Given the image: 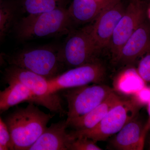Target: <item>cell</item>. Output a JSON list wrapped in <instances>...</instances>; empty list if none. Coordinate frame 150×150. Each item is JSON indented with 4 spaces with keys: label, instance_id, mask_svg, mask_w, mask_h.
<instances>
[{
    "label": "cell",
    "instance_id": "7",
    "mask_svg": "<svg viewBox=\"0 0 150 150\" xmlns=\"http://www.w3.org/2000/svg\"><path fill=\"white\" fill-rule=\"evenodd\" d=\"M150 4L147 0H128L125 11L114 29L107 48L111 62L132 33L148 19Z\"/></svg>",
    "mask_w": 150,
    "mask_h": 150
},
{
    "label": "cell",
    "instance_id": "24",
    "mask_svg": "<svg viewBox=\"0 0 150 150\" xmlns=\"http://www.w3.org/2000/svg\"><path fill=\"white\" fill-rule=\"evenodd\" d=\"M147 17L149 20L150 21V4L149 6L147 11Z\"/></svg>",
    "mask_w": 150,
    "mask_h": 150
},
{
    "label": "cell",
    "instance_id": "5",
    "mask_svg": "<svg viewBox=\"0 0 150 150\" xmlns=\"http://www.w3.org/2000/svg\"><path fill=\"white\" fill-rule=\"evenodd\" d=\"M142 108L131 97L122 98L93 129L83 132L73 131L70 133L74 139L85 137L96 142L105 141L117 134L126 123L137 116Z\"/></svg>",
    "mask_w": 150,
    "mask_h": 150
},
{
    "label": "cell",
    "instance_id": "30",
    "mask_svg": "<svg viewBox=\"0 0 150 150\" xmlns=\"http://www.w3.org/2000/svg\"><path fill=\"white\" fill-rule=\"evenodd\" d=\"M147 1H148L149 2H150V0H147Z\"/></svg>",
    "mask_w": 150,
    "mask_h": 150
},
{
    "label": "cell",
    "instance_id": "16",
    "mask_svg": "<svg viewBox=\"0 0 150 150\" xmlns=\"http://www.w3.org/2000/svg\"><path fill=\"white\" fill-rule=\"evenodd\" d=\"M108 6L96 0H73L68 9L74 25L86 24L95 20Z\"/></svg>",
    "mask_w": 150,
    "mask_h": 150
},
{
    "label": "cell",
    "instance_id": "22",
    "mask_svg": "<svg viewBox=\"0 0 150 150\" xmlns=\"http://www.w3.org/2000/svg\"><path fill=\"white\" fill-rule=\"evenodd\" d=\"M141 107L148 105L150 100V87L145 86L131 96Z\"/></svg>",
    "mask_w": 150,
    "mask_h": 150
},
{
    "label": "cell",
    "instance_id": "27",
    "mask_svg": "<svg viewBox=\"0 0 150 150\" xmlns=\"http://www.w3.org/2000/svg\"><path fill=\"white\" fill-rule=\"evenodd\" d=\"M0 150H6V149L4 147V146H2V145H1L0 144Z\"/></svg>",
    "mask_w": 150,
    "mask_h": 150
},
{
    "label": "cell",
    "instance_id": "23",
    "mask_svg": "<svg viewBox=\"0 0 150 150\" xmlns=\"http://www.w3.org/2000/svg\"><path fill=\"white\" fill-rule=\"evenodd\" d=\"M0 144L6 150H13L10 135L5 122L0 118Z\"/></svg>",
    "mask_w": 150,
    "mask_h": 150
},
{
    "label": "cell",
    "instance_id": "14",
    "mask_svg": "<svg viewBox=\"0 0 150 150\" xmlns=\"http://www.w3.org/2000/svg\"><path fill=\"white\" fill-rule=\"evenodd\" d=\"M122 98L113 91L105 100L85 115L74 119L69 123L74 131L83 132L93 129L100 122L108 111L120 102Z\"/></svg>",
    "mask_w": 150,
    "mask_h": 150
},
{
    "label": "cell",
    "instance_id": "20",
    "mask_svg": "<svg viewBox=\"0 0 150 150\" xmlns=\"http://www.w3.org/2000/svg\"><path fill=\"white\" fill-rule=\"evenodd\" d=\"M96 142L85 137H79L73 140L70 150H102Z\"/></svg>",
    "mask_w": 150,
    "mask_h": 150
},
{
    "label": "cell",
    "instance_id": "11",
    "mask_svg": "<svg viewBox=\"0 0 150 150\" xmlns=\"http://www.w3.org/2000/svg\"><path fill=\"white\" fill-rule=\"evenodd\" d=\"M126 5L123 0H118L112 3L101 12L92 24V35L101 51L108 47L114 29L125 11Z\"/></svg>",
    "mask_w": 150,
    "mask_h": 150
},
{
    "label": "cell",
    "instance_id": "4",
    "mask_svg": "<svg viewBox=\"0 0 150 150\" xmlns=\"http://www.w3.org/2000/svg\"><path fill=\"white\" fill-rule=\"evenodd\" d=\"M92 24L72 30L60 48L65 66L79 67L100 60L102 52L96 45L91 33Z\"/></svg>",
    "mask_w": 150,
    "mask_h": 150
},
{
    "label": "cell",
    "instance_id": "10",
    "mask_svg": "<svg viewBox=\"0 0 150 150\" xmlns=\"http://www.w3.org/2000/svg\"><path fill=\"white\" fill-rule=\"evenodd\" d=\"M150 52V21L147 19L128 38L112 64L132 67L140 58Z\"/></svg>",
    "mask_w": 150,
    "mask_h": 150
},
{
    "label": "cell",
    "instance_id": "31",
    "mask_svg": "<svg viewBox=\"0 0 150 150\" xmlns=\"http://www.w3.org/2000/svg\"><path fill=\"white\" fill-rule=\"evenodd\" d=\"M149 118H150V113H149Z\"/></svg>",
    "mask_w": 150,
    "mask_h": 150
},
{
    "label": "cell",
    "instance_id": "25",
    "mask_svg": "<svg viewBox=\"0 0 150 150\" xmlns=\"http://www.w3.org/2000/svg\"><path fill=\"white\" fill-rule=\"evenodd\" d=\"M3 63V58L1 54L0 53V67L2 65Z\"/></svg>",
    "mask_w": 150,
    "mask_h": 150
},
{
    "label": "cell",
    "instance_id": "8",
    "mask_svg": "<svg viewBox=\"0 0 150 150\" xmlns=\"http://www.w3.org/2000/svg\"><path fill=\"white\" fill-rule=\"evenodd\" d=\"M6 82L16 81L28 89L41 100L43 107L61 115L67 114L58 93L48 95V80L40 75L17 66L11 65L5 73Z\"/></svg>",
    "mask_w": 150,
    "mask_h": 150
},
{
    "label": "cell",
    "instance_id": "2",
    "mask_svg": "<svg viewBox=\"0 0 150 150\" xmlns=\"http://www.w3.org/2000/svg\"><path fill=\"white\" fill-rule=\"evenodd\" d=\"M68 9L60 8L47 12L28 15L15 25L16 37L20 41L68 34L74 28Z\"/></svg>",
    "mask_w": 150,
    "mask_h": 150
},
{
    "label": "cell",
    "instance_id": "3",
    "mask_svg": "<svg viewBox=\"0 0 150 150\" xmlns=\"http://www.w3.org/2000/svg\"><path fill=\"white\" fill-rule=\"evenodd\" d=\"M11 65L23 68L48 80L62 74L65 65L60 48L50 46L23 49L10 58Z\"/></svg>",
    "mask_w": 150,
    "mask_h": 150
},
{
    "label": "cell",
    "instance_id": "9",
    "mask_svg": "<svg viewBox=\"0 0 150 150\" xmlns=\"http://www.w3.org/2000/svg\"><path fill=\"white\" fill-rule=\"evenodd\" d=\"M106 74V68L100 60L74 67L48 80L47 94L58 93L62 90L91 83L101 84L105 80Z\"/></svg>",
    "mask_w": 150,
    "mask_h": 150
},
{
    "label": "cell",
    "instance_id": "6",
    "mask_svg": "<svg viewBox=\"0 0 150 150\" xmlns=\"http://www.w3.org/2000/svg\"><path fill=\"white\" fill-rule=\"evenodd\" d=\"M114 91L109 86L95 83L67 89L64 93L68 104L66 120L67 126L74 119L95 108Z\"/></svg>",
    "mask_w": 150,
    "mask_h": 150
},
{
    "label": "cell",
    "instance_id": "28",
    "mask_svg": "<svg viewBox=\"0 0 150 150\" xmlns=\"http://www.w3.org/2000/svg\"><path fill=\"white\" fill-rule=\"evenodd\" d=\"M4 1V0H0V5Z\"/></svg>",
    "mask_w": 150,
    "mask_h": 150
},
{
    "label": "cell",
    "instance_id": "1",
    "mask_svg": "<svg viewBox=\"0 0 150 150\" xmlns=\"http://www.w3.org/2000/svg\"><path fill=\"white\" fill-rule=\"evenodd\" d=\"M53 117L33 103L14 111L5 122L10 135L13 150H28L47 128Z\"/></svg>",
    "mask_w": 150,
    "mask_h": 150
},
{
    "label": "cell",
    "instance_id": "12",
    "mask_svg": "<svg viewBox=\"0 0 150 150\" xmlns=\"http://www.w3.org/2000/svg\"><path fill=\"white\" fill-rule=\"evenodd\" d=\"M149 128V122L144 125L138 115L115 134L110 140L109 146L117 150H143L145 137Z\"/></svg>",
    "mask_w": 150,
    "mask_h": 150
},
{
    "label": "cell",
    "instance_id": "17",
    "mask_svg": "<svg viewBox=\"0 0 150 150\" xmlns=\"http://www.w3.org/2000/svg\"><path fill=\"white\" fill-rule=\"evenodd\" d=\"M145 83L137 72V69L130 67L129 69L115 79L113 88L115 91L131 96L146 86Z\"/></svg>",
    "mask_w": 150,
    "mask_h": 150
},
{
    "label": "cell",
    "instance_id": "15",
    "mask_svg": "<svg viewBox=\"0 0 150 150\" xmlns=\"http://www.w3.org/2000/svg\"><path fill=\"white\" fill-rule=\"evenodd\" d=\"M7 83L8 86L0 90V113L21 103H33L43 106L41 100L21 83L16 81Z\"/></svg>",
    "mask_w": 150,
    "mask_h": 150
},
{
    "label": "cell",
    "instance_id": "18",
    "mask_svg": "<svg viewBox=\"0 0 150 150\" xmlns=\"http://www.w3.org/2000/svg\"><path fill=\"white\" fill-rule=\"evenodd\" d=\"M19 8L29 14H37L65 7L67 0H16Z\"/></svg>",
    "mask_w": 150,
    "mask_h": 150
},
{
    "label": "cell",
    "instance_id": "13",
    "mask_svg": "<svg viewBox=\"0 0 150 150\" xmlns=\"http://www.w3.org/2000/svg\"><path fill=\"white\" fill-rule=\"evenodd\" d=\"M66 120L47 127L28 150H70L74 139L67 131Z\"/></svg>",
    "mask_w": 150,
    "mask_h": 150
},
{
    "label": "cell",
    "instance_id": "26",
    "mask_svg": "<svg viewBox=\"0 0 150 150\" xmlns=\"http://www.w3.org/2000/svg\"><path fill=\"white\" fill-rule=\"evenodd\" d=\"M148 111L149 114L150 113V100L149 102V104L148 105Z\"/></svg>",
    "mask_w": 150,
    "mask_h": 150
},
{
    "label": "cell",
    "instance_id": "19",
    "mask_svg": "<svg viewBox=\"0 0 150 150\" xmlns=\"http://www.w3.org/2000/svg\"><path fill=\"white\" fill-rule=\"evenodd\" d=\"M19 8L16 1L4 0L0 5V40L13 24Z\"/></svg>",
    "mask_w": 150,
    "mask_h": 150
},
{
    "label": "cell",
    "instance_id": "21",
    "mask_svg": "<svg viewBox=\"0 0 150 150\" xmlns=\"http://www.w3.org/2000/svg\"><path fill=\"white\" fill-rule=\"evenodd\" d=\"M137 70L145 83H150V52L141 58Z\"/></svg>",
    "mask_w": 150,
    "mask_h": 150
},
{
    "label": "cell",
    "instance_id": "29",
    "mask_svg": "<svg viewBox=\"0 0 150 150\" xmlns=\"http://www.w3.org/2000/svg\"><path fill=\"white\" fill-rule=\"evenodd\" d=\"M149 123H150V128H149V129H150V118H149Z\"/></svg>",
    "mask_w": 150,
    "mask_h": 150
}]
</instances>
